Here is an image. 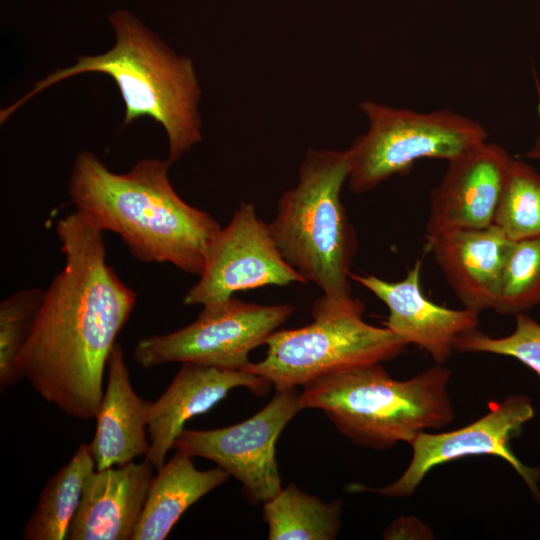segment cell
I'll return each mask as SVG.
<instances>
[{"label":"cell","instance_id":"obj_1","mask_svg":"<svg viewBox=\"0 0 540 540\" xmlns=\"http://www.w3.org/2000/svg\"><path fill=\"white\" fill-rule=\"evenodd\" d=\"M64 255L19 366L37 393L67 416L96 417L103 376L137 293L107 263L104 231L78 211L56 223Z\"/></svg>","mask_w":540,"mask_h":540},{"label":"cell","instance_id":"obj_2","mask_svg":"<svg viewBox=\"0 0 540 540\" xmlns=\"http://www.w3.org/2000/svg\"><path fill=\"white\" fill-rule=\"evenodd\" d=\"M170 165L143 158L120 174L94 153L81 151L68 193L76 211L102 231L117 234L138 260L169 263L200 276L222 227L176 193L168 177Z\"/></svg>","mask_w":540,"mask_h":540},{"label":"cell","instance_id":"obj_3","mask_svg":"<svg viewBox=\"0 0 540 540\" xmlns=\"http://www.w3.org/2000/svg\"><path fill=\"white\" fill-rule=\"evenodd\" d=\"M115 44L96 56H81L73 66L57 69L0 112L6 121L20 106L46 88L83 73H102L117 84L125 104L124 125L142 117L161 124L173 164L200 142L198 102L201 90L192 61L178 56L152 30L127 10L109 16Z\"/></svg>","mask_w":540,"mask_h":540},{"label":"cell","instance_id":"obj_4","mask_svg":"<svg viewBox=\"0 0 540 540\" xmlns=\"http://www.w3.org/2000/svg\"><path fill=\"white\" fill-rule=\"evenodd\" d=\"M348 174V150L308 149L297 185L281 195L269 223L286 262L323 293L312 313L363 305L349 283L358 240L340 198Z\"/></svg>","mask_w":540,"mask_h":540},{"label":"cell","instance_id":"obj_5","mask_svg":"<svg viewBox=\"0 0 540 540\" xmlns=\"http://www.w3.org/2000/svg\"><path fill=\"white\" fill-rule=\"evenodd\" d=\"M450 378L443 364L407 380L392 378L381 363L365 364L305 384L301 405L322 410L355 445L386 450L453 421Z\"/></svg>","mask_w":540,"mask_h":540},{"label":"cell","instance_id":"obj_6","mask_svg":"<svg viewBox=\"0 0 540 540\" xmlns=\"http://www.w3.org/2000/svg\"><path fill=\"white\" fill-rule=\"evenodd\" d=\"M360 109L368 131L348 150V187L354 193L376 188L388 178L406 174L423 158L449 160L468 147L486 141L477 121L448 109L418 112L365 100Z\"/></svg>","mask_w":540,"mask_h":540},{"label":"cell","instance_id":"obj_7","mask_svg":"<svg viewBox=\"0 0 540 540\" xmlns=\"http://www.w3.org/2000/svg\"><path fill=\"white\" fill-rule=\"evenodd\" d=\"M364 306L312 313L313 322L276 330L267 339L266 356L244 369L267 379L276 389L304 386L329 373L382 363L408 346L387 327L362 318Z\"/></svg>","mask_w":540,"mask_h":540},{"label":"cell","instance_id":"obj_8","mask_svg":"<svg viewBox=\"0 0 540 540\" xmlns=\"http://www.w3.org/2000/svg\"><path fill=\"white\" fill-rule=\"evenodd\" d=\"M290 304L260 305L232 296L203 306L189 325L141 338L134 360L149 369L166 363H196L244 370L249 353L266 343L294 312Z\"/></svg>","mask_w":540,"mask_h":540},{"label":"cell","instance_id":"obj_9","mask_svg":"<svg viewBox=\"0 0 540 540\" xmlns=\"http://www.w3.org/2000/svg\"><path fill=\"white\" fill-rule=\"evenodd\" d=\"M302 409L297 387L276 389L270 402L245 421L211 430L184 429L174 449L214 462L241 483L251 503L264 504L282 490L277 439Z\"/></svg>","mask_w":540,"mask_h":540},{"label":"cell","instance_id":"obj_10","mask_svg":"<svg viewBox=\"0 0 540 540\" xmlns=\"http://www.w3.org/2000/svg\"><path fill=\"white\" fill-rule=\"evenodd\" d=\"M534 417L530 398L512 395L490 404L481 418L462 428L434 433L424 431L411 443L412 458L402 475L391 484L371 488L350 484L349 492H372L383 497L408 498L436 466L468 456L490 455L505 460L524 480L540 503V469L524 465L513 453L510 441L521 434L523 425Z\"/></svg>","mask_w":540,"mask_h":540},{"label":"cell","instance_id":"obj_11","mask_svg":"<svg viewBox=\"0 0 540 540\" xmlns=\"http://www.w3.org/2000/svg\"><path fill=\"white\" fill-rule=\"evenodd\" d=\"M291 283L306 282L283 258L254 204L242 202L216 238L203 273L183 302L204 306L239 291Z\"/></svg>","mask_w":540,"mask_h":540},{"label":"cell","instance_id":"obj_12","mask_svg":"<svg viewBox=\"0 0 540 540\" xmlns=\"http://www.w3.org/2000/svg\"><path fill=\"white\" fill-rule=\"evenodd\" d=\"M511 158L495 143H477L449 159L430 193L426 240L450 230L493 225Z\"/></svg>","mask_w":540,"mask_h":540},{"label":"cell","instance_id":"obj_13","mask_svg":"<svg viewBox=\"0 0 540 540\" xmlns=\"http://www.w3.org/2000/svg\"><path fill=\"white\" fill-rule=\"evenodd\" d=\"M422 261L417 260L406 276L389 282L374 275L350 273V279L368 289L388 308L384 326L407 345H416L436 362L444 364L452 355L458 337L476 330L479 312L450 309L428 299L421 289Z\"/></svg>","mask_w":540,"mask_h":540},{"label":"cell","instance_id":"obj_14","mask_svg":"<svg viewBox=\"0 0 540 540\" xmlns=\"http://www.w3.org/2000/svg\"><path fill=\"white\" fill-rule=\"evenodd\" d=\"M271 385L264 377L245 370L183 363L168 388L150 402L147 419L150 448L146 459L159 469L185 423L210 410L232 389L244 387L263 396Z\"/></svg>","mask_w":540,"mask_h":540},{"label":"cell","instance_id":"obj_15","mask_svg":"<svg viewBox=\"0 0 540 540\" xmlns=\"http://www.w3.org/2000/svg\"><path fill=\"white\" fill-rule=\"evenodd\" d=\"M155 467L146 458L95 470L70 524L68 540H132Z\"/></svg>","mask_w":540,"mask_h":540},{"label":"cell","instance_id":"obj_16","mask_svg":"<svg viewBox=\"0 0 540 540\" xmlns=\"http://www.w3.org/2000/svg\"><path fill=\"white\" fill-rule=\"evenodd\" d=\"M512 240L495 225L455 229L426 240L436 264L465 308L493 309Z\"/></svg>","mask_w":540,"mask_h":540},{"label":"cell","instance_id":"obj_17","mask_svg":"<svg viewBox=\"0 0 540 540\" xmlns=\"http://www.w3.org/2000/svg\"><path fill=\"white\" fill-rule=\"evenodd\" d=\"M108 381L96 414V430L89 444L96 470L122 465L146 456L147 419L150 401L136 394L119 343L108 361Z\"/></svg>","mask_w":540,"mask_h":540},{"label":"cell","instance_id":"obj_18","mask_svg":"<svg viewBox=\"0 0 540 540\" xmlns=\"http://www.w3.org/2000/svg\"><path fill=\"white\" fill-rule=\"evenodd\" d=\"M192 457L176 450L153 477L132 540H163L184 512L227 481L220 467L198 470Z\"/></svg>","mask_w":540,"mask_h":540},{"label":"cell","instance_id":"obj_19","mask_svg":"<svg viewBox=\"0 0 540 540\" xmlns=\"http://www.w3.org/2000/svg\"><path fill=\"white\" fill-rule=\"evenodd\" d=\"M95 470L96 465L89 444H80L72 458L43 488L34 511L24 525V539H67L85 484Z\"/></svg>","mask_w":540,"mask_h":540},{"label":"cell","instance_id":"obj_20","mask_svg":"<svg viewBox=\"0 0 540 540\" xmlns=\"http://www.w3.org/2000/svg\"><path fill=\"white\" fill-rule=\"evenodd\" d=\"M341 500L325 502L289 484L263 504L270 540H333L342 526Z\"/></svg>","mask_w":540,"mask_h":540},{"label":"cell","instance_id":"obj_21","mask_svg":"<svg viewBox=\"0 0 540 540\" xmlns=\"http://www.w3.org/2000/svg\"><path fill=\"white\" fill-rule=\"evenodd\" d=\"M493 225L512 241L540 237V174L511 158Z\"/></svg>","mask_w":540,"mask_h":540},{"label":"cell","instance_id":"obj_22","mask_svg":"<svg viewBox=\"0 0 540 540\" xmlns=\"http://www.w3.org/2000/svg\"><path fill=\"white\" fill-rule=\"evenodd\" d=\"M45 296V290L29 287L0 303V389L15 385L23 374L19 360L32 333Z\"/></svg>","mask_w":540,"mask_h":540},{"label":"cell","instance_id":"obj_23","mask_svg":"<svg viewBox=\"0 0 540 540\" xmlns=\"http://www.w3.org/2000/svg\"><path fill=\"white\" fill-rule=\"evenodd\" d=\"M540 303V237L512 241L493 309L518 315Z\"/></svg>","mask_w":540,"mask_h":540},{"label":"cell","instance_id":"obj_24","mask_svg":"<svg viewBox=\"0 0 540 540\" xmlns=\"http://www.w3.org/2000/svg\"><path fill=\"white\" fill-rule=\"evenodd\" d=\"M454 350L513 357L540 377V324L524 313L516 315V327L510 335L493 338L476 329L458 337Z\"/></svg>","mask_w":540,"mask_h":540},{"label":"cell","instance_id":"obj_25","mask_svg":"<svg viewBox=\"0 0 540 540\" xmlns=\"http://www.w3.org/2000/svg\"><path fill=\"white\" fill-rule=\"evenodd\" d=\"M384 539H433L432 529L414 516H400L386 528Z\"/></svg>","mask_w":540,"mask_h":540},{"label":"cell","instance_id":"obj_26","mask_svg":"<svg viewBox=\"0 0 540 540\" xmlns=\"http://www.w3.org/2000/svg\"><path fill=\"white\" fill-rule=\"evenodd\" d=\"M540 96V93H539ZM538 112L540 116V101L538 106ZM526 156L531 159H540V129L538 137L534 143V146L526 153Z\"/></svg>","mask_w":540,"mask_h":540}]
</instances>
